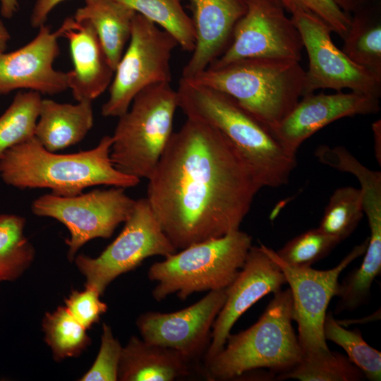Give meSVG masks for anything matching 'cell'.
<instances>
[{"label": "cell", "mask_w": 381, "mask_h": 381, "mask_svg": "<svg viewBox=\"0 0 381 381\" xmlns=\"http://www.w3.org/2000/svg\"><path fill=\"white\" fill-rule=\"evenodd\" d=\"M246 1V12L235 25L230 44L209 66H220L247 58L300 61L303 48L302 38L279 0Z\"/></svg>", "instance_id": "4fadbf2b"}, {"label": "cell", "mask_w": 381, "mask_h": 381, "mask_svg": "<svg viewBox=\"0 0 381 381\" xmlns=\"http://www.w3.org/2000/svg\"><path fill=\"white\" fill-rule=\"evenodd\" d=\"M304 76L305 71L295 60L247 58L209 66L186 80L231 96L270 131L303 96Z\"/></svg>", "instance_id": "277c9868"}, {"label": "cell", "mask_w": 381, "mask_h": 381, "mask_svg": "<svg viewBox=\"0 0 381 381\" xmlns=\"http://www.w3.org/2000/svg\"><path fill=\"white\" fill-rule=\"evenodd\" d=\"M368 239L355 246L337 266L327 270L289 266L273 250L291 292L293 320L298 326L297 339L303 357L322 356L330 352L324 335L328 306L337 295L340 274L365 253Z\"/></svg>", "instance_id": "7c38bea8"}, {"label": "cell", "mask_w": 381, "mask_h": 381, "mask_svg": "<svg viewBox=\"0 0 381 381\" xmlns=\"http://www.w3.org/2000/svg\"><path fill=\"white\" fill-rule=\"evenodd\" d=\"M124 189H96L72 197L44 194L32 202L31 210L37 216L55 219L66 226L70 233L65 240L68 258L73 261L86 243L96 238H109L125 222L135 200Z\"/></svg>", "instance_id": "8fae6325"}, {"label": "cell", "mask_w": 381, "mask_h": 381, "mask_svg": "<svg viewBox=\"0 0 381 381\" xmlns=\"http://www.w3.org/2000/svg\"><path fill=\"white\" fill-rule=\"evenodd\" d=\"M195 43L182 78L190 79L221 56L231 43L237 22L246 13V0H189Z\"/></svg>", "instance_id": "d6986e66"}, {"label": "cell", "mask_w": 381, "mask_h": 381, "mask_svg": "<svg viewBox=\"0 0 381 381\" xmlns=\"http://www.w3.org/2000/svg\"><path fill=\"white\" fill-rule=\"evenodd\" d=\"M190 363L175 350L133 336L122 348L120 381H172L190 374Z\"/></svg>", "instance_id": "44dd1931"}, {"label": "cell", "mask_w": 381, "mask_h": 381, "mask_svg": "<svg viewBox=\"0 0 381 381\" xmlns=\"http://www.w3.org/2000/svg\"><path fill=\"white\" fill-rule=\"evenodd\" d=\"M373 137L375 140V156L379 162L381 164V121L377 120L372 125Z\"/></svg>", "instance_id": "74e56055"}, {"label": "cell", "mask_w": 381, "mask_h": 381, "mask_svg": "<svg viewBox=\"0 0 381 381\" xmlns=\"http://www.w3.org/2000/svg\"><path fill=\"white\" fill-rule=\"evenodd\" d=\"M178 107L176 90L170 83L147 87L119 117L112 135L110 158L121 172L139 179L150 176L173 133Z\"/></svg>", "instance_id": "52a82bcc"}, {"label": "cell", "mask_w": 381, "mask_h": 381, "mask_svg": "<svg viewBox=\"0 0 381 381\" xmlns=\"http://www.w3.org/2000/svg\"><path fill=\"white\" fill-rule=\"evenodd\" d=\"M93 123L92 102L73 104L42 99L35 137L46 150L56 152L82 141Z\"/></svg>", "instance_id": "ffe728a7"}, {"label": "cell", "mask_w": 381, "mask_h": 381, "mask_svg": "<svg viewBox=\"0 0 381 381\" xmlns=\"http://www.w3.org/2000/svg\"><path fill=\"white\" fill-rule=\"evenodd\" d=\"M115 240L97 258L78 255L74 260L85 277V286L102 295L122 274L137 267L147 258L168 257L177 252L167 237L146 198L136 200Z\"/></svg>", "instance_id": "9c48e42d"}, {"label": "cell", "mask_w": 381, "mask_h": 381, "mask_svg": "<svg viewBox=\"0 0 381 381\" xmlns=\"http://www.w3.org/2000/svg\"><path fill=\"white\" fill-rule=\"evenodd\" d=\"M363 214L361 190L341 187L331 195L318 228L341 242L355 231Z\"/></svg>", "instance_id": "83f0119b"}, {"label": "cell", "mask_w": 381, "mask_h": 381, "mask_svg": "<svg viewBox=\"0 0 381 381\" xmlns=\"http://www.w3.org/2000/svg\"><path fill=\"white\" fill-rule=\"evenodd\" d=\"M176 40L142 15H135L128 46L109 85V95L102 107L104 117H119L133 98L147 87L171 83L170 61Z\"/></svg>", "instance_id": "ba28073f"}, {"label": "cell", "mask_w": 381, "mask_h": 381, "mask_svg": "<svg viewBox=\"0 0 381 381\" xmlns=\"http://www.w3.org/2000/svg\"><path fill=\"white\" fill-rule=\"evenodd\" d=\"M18 8V0H0V12L5 18H13L17 13Z\"/></svg>", "instance_id": "8d00e7d4"}, {"label": "cell", "mask_w": 381, "mask_h": 381, "mask_svg": "<svg viewBox=\"0 0 381 381\" xmlns=\"http://www.w3.org/2000/svg\"><path fill=\"white\" fill-rule=\"evenodd\" d=\"M56 32L69 44L73 68L67 72L68 86L73 98L92 102L109 87L114 75L94 28L69 17Z\"/></svg>", "instance_id": "ac0fdd59"}, {"label": "cell", "mask_w": 381, "mask_h": 381, "mask_svg": "<svg viewBox=\"0 0 381 381\" xmlns=\"http://www.w3.org/2000/svg\"><path fill=\"white\" fill-rule=\"evenodd\" d=\"M285 10L296 5L318 16L342 39L346 35L351 16L340 9L333 0H279Z\"/></svg>", "instance_id": "836d02e7"}, {"label": "cell", "mask_w": 381, "mask_h": 381, "mask_svg": "<svg viewBox=\"0 0 381 381\" xmlns=\"http://www.w3.org/2000/svg\"><path fill=\"white\" fill-rule=\"evenodd\" d=\"M339 243L334 237L316 228L292 238L275 253L289 266L308 267L326 257Z\"/></svg>", "instance_id": "4dcf8cb0"}, {"label": "cell", "mask_w": 381, "mask_h": 381, "mask_svg": "<svg viewBox=\"0 0 381 381\" xmlns=\"http://www.w3.org/2000/svg\"><path fill=\"white\" fill-rule=\"evenodd\" d=\"M56 31L42 25L36 36L18 49L0 55V95L16 90H28L54 95L67 89V72L53 64L60 55Z\"/></svg>", "instance_id": "2e32d148"}, {"label": "cell", "mask_w": 381, "mask_h": 381, "mask_svg": "<svg viewBox=\"0 0 381 381\" xmlns=\"http://www.w3.org/2000/svg\"><path fill=\"white\" fill-rule=\"evenodd\" d=\"M300 32L308 56L303 96L319 89L351 92L380 99L381 75L351 61L333 42L332 28L314 13L296 5L286 9Z\"/></svg>", "instance_id": "30bf717a"}, {"label": "cell", "mask_w": 381, "mask_h": 381, "mask_svg": "<svg viewBox=\"0 0 381 381\" xmlns=\"http://www.w3.org/2000/svg\"><path fill=\"white\" fill-rule=\"evenodd\" d=\"M11 35L4 23L0 19V55L5 52Z\"/></svg>", "instance_id": "f35d334b"}, {"label": "cell", "mask_w": 381, "mask_h": 381, "mask_svg": "<svg viewBox=\"0 0 381 381\" xmlns=\"http://www.w3.org/2000/svg\"><path fill=\"white\" fill-rule=\"evenodd\" d=\"M324 335L326 340L337 344L346 351L349 359L363 372L365 378L380 380L381 353L363 339L359 329H345L329 311L325 320Z\"/></svg>", "instance_id": "f1b7e54d"}, {"label": "cell", "mask_w": 381, "mask_h": 381, "mask_svg": "<svg viewBox=\"0 0 381 381\" xmlns=\"http://www.w3.org/2000/svg\"><path fill=\"white\" fill-rule=\"evenodd\" d=\"M122 348L111 328L103 323L101 344L91 368L80 377L81 381H116Z\"/></svg>", "instance_id": "1f68e13d"}, {"label": "cell", "mask_w": 381, "mask_h": 381, "mask_svg": "<svg viewBox=\"0 0 381 381\" xmlns=\"http://www.w3.org/2000/svg\"><path fill=\"white\" fill-rule=\"evenodd\" d=\"M64 1L35 0L30 18L31 27L39 28L44 25L51 11Z\"/></svg>", "instance_id": "e575fe53"}, {"label": "cell", "mask_w": 381, "mask_h": 381, "mask_svg": "<svg viewBox=\"0 0 381 381\" xmlns=\"http://www.w3.org/2000/svg\"><path fill=\"white\" fill-rule=\"evenodd\" d=\"M379 99L351 91L305 95L270 132L285 150L296 155L306 140L333 121L379 112Z\"/></svg>", "instance_id": "e0dca14e"}, {"label": "cell", "mask_w": 381, "mask_h": 381, "mask_svg": "<svg viewBox=\"0 0 381 381\" xmlns=\"http://www.w3.org/2000/svg\"><path fill=\"white\" fill-rule=\"evenodd\" d=\"M147 180L146 198L176 250L239 229L262 188L222 133L190 118Z\"/></svg>", "instance_id": "6da1fadb"}, {"label": "cell", "mask_w": 381, "mask_h": 381, "mask_svg": "<svg viewBox=\"0 0 381 381\" xmlns=\"http://www.w3.org/2000/svg\"><path fill=\"white\" fill-rule=\"evenodd\" d=\"M26 220L15 214H0V282L18 279L32 263L35 250L25 236Z\"/></svg>", "instance_id": "cb8c5ba5"}, {"label": "cell", "mask_w": 381, "mask_h": 381, "mask_svg": "<svg viewBox=\"0 0 381 381\" xmlns=\"http://www.w3.org/2000/svg\"><path fill=\"white\" fill-rule=\"evenodd\" d=\"M112 136L104 135L89 150L56 154L33 137L8 149L0 158V177L19 189L49 188L62 197L78 195L89 187L106 185L123 188L136 186L140 179L125 174L113 165Z\"/></svg>", "instance_id": "3957f363"}, {"label": "cell", "mask_w": 381, "mask_h": 381, "mask_svg": "<svg viewBox=\"0 0 381 381\" xmlns=\"http://www.w3.org/2000/svg\"><path fill=\"white\" fill-rule=\"evenodd\" d=\"M252 246V237L239 229L189 246L152 264L148 277L157 285V301L176 294L186 300L195 292L227 288L235 279Z\"/></svg>", "instance_id": "8992f818"}, {"label": "cell", "mask_w": 381, "mask_h": 381, "mask_svg": "<svg viewBox=\"0 0 381 381\" xmlns=\"http://www.w3.org/2000/svg\"><path fill=\"white\" fill-rule=\"evenodd\" d=\"M159 25L169 33L178 45L193 52L195 32L193 19L185 12L182 0H117Z\"/></svg>", "instance_id": "d4e9b609"}, {"label": "cell", "mask_w": 381, "mask_h": 381, "mask_svg": "<svg viewBox=\"0 0 381 381\" xmlns=\"http://www.w3.org/2000/svg\"><path fill=\"white\" fill-rule=\"evenodd\" d=\"M42 326L44 340L57 361L80 356L90 344L87 329L65 306H59L52 313H47Z\"/></svg>", "instance_id": "4316f807"}, {"label": "cell", "mask_w": 381, "mask_h": 381, "mask_svg": "<svg viewBox=\"0 0 381 381\" xmlns=\"http://www.w3.org/2000/svg\"><path fill=\"white\" fill-rule=\"evenodd\" d=\"M344 12L352 15L380 4V0H333Z\"/></svg>", "instance_id": "d590c367"}, {"label": "cell", "mask_w": 381, "mask_h": 381, "mask_svg": "<svg viewBox=\"0 0 381 381\" xmlns=\"http://www.w3.org/2000/svg\"><path fill=\"white\" fill-rule=\"evenodd\" d=\"M41 94L21 91L0 116V158L10 148L35 137Z\"/></svg>", "instance_id": "484cf974"}, {"label": "cell", "mask_w": 381, "mask_h": 381, "mask_svg": "<svg viewBox=\"0 0 381 381\" xmlns=\"http://www.w3.org/2000/svg\"><path fill=\"white\" fill-rule=\"evenodd\" d=\"M276 378L300 381H360L365 377L348 357L330 351L322 356L303 357L295 367L278 375Z\"/></svg>", "instance_id": "f546056e"}, {"label": "cell", "mask_w": 381, "mask_h": 381, "mask_svg": "<svg viewBox=\"0 0 381 381\" xmlns=\"http://www.w3.org/2000/svg\"><path fill=\"white\" fill-rule=\"evenodd\" d=\"M375 6L351 15L341 51L354 64L381 75V20Z\"/></svg>", "instance_id": "603a6c76"}, {"label": "cell", "mask_w": 381, "mask_h": 381, "mask_svg": "<svg viewBox=\"0 0 381 381\" xmlns=\"http://www.w3.org/2000/svg\"><path fill=\"white\" fill-rule=\"evenodd\" d=\"M290 289L274 294L258 320L249 328L227 337L222 350L205 363L211 380L236 378L248 371L267 368L286 373L303 358L292 326Z\"/></svg>", "instance_id": "5b68a950"}, {"label": "cell", "mask_w": 381, "mask_h": 381, "mask_svg": "<svg viewBox=\"0 0 381 381\" xmlns=\"http://www.w3.org/2000/svg\"><path fill=\"white\" fill-rule=\"evenodd\" d=\"M135 14L133 9L117 0H85L73 18L92 25L115 71L129 42Z\"/></svg>", "instance_id": "7402d4cb"}, {"label": "cell", "mask_w": 381, "mask_h": 381, "mask_svg": "<svg viewBox=\"0 0 381 381\" xmlns=\"http://www.w3.org/2000/svg\"><path fill=\"white\" fill-rule=\"evenodd\" d=\"M178 107L187 118L217 129L239 152L262 188L287 184L296 167V155L285 150L270 130L231 96L181 78Z\"/></svg>", "instance_id": "7a4b0ae2"}, {"label": "cell", "mask_w": 381, "mask_h": 381, "mask_svg": "<svg viewBox=\"0 0 381 381\" xmlns=\"http://www.w3.org/2000/svg\"><path fill=\"white\" fill-rule=\"evenodd\" d=\"M226 289L210 291L198 302L176 312L140 315L136 325L142 339L175 350L190 361L197 359L210 344L212 326L225 303Z\"/></svg>", "instance_id": "5bb4252c"}, {"label": "cell", "mask_w": 381, "mask_h": 381, "mask_svg": "<svg viewBox=\"0 0 381 381\" xmlns=\"http://www.w3.org/2000/svg\"><path fill=\"white\" fill-rule=\"evenodd\" d=\"M100 293L95 288L85 286L79 291L73 290L65 298V306L70 313L86 329L98 322L107 310V306L100 300Z\"/></svg>", "instance_id": "d6a6232c"}, {"label": "cell", "mask_w": 381, "mask_h": 381, "mask_svg": "<svg viewBox=\"0 0 381 381\" xmlns=\"http://www.w3.org/2000/svg\"><path fill=\"white\" fill-rule=\"evenodd\" d=\"M286 283L273 250L263 244L252 246L243 267L226 289L225 303L212 326L205 363L222 350L234 323L250 306L268 294L278 292Z\"/></svg>", "instance_id": "9a60e30c"}]
</instances>
